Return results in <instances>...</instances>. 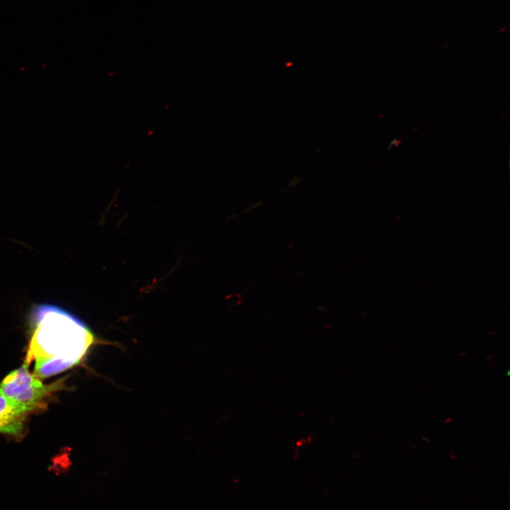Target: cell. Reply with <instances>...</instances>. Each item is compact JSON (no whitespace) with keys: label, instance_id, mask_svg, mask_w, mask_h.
Returning a JSON list of instances; mask_svg holds the SVG:
<instances>
[{"label":"cell","instance_id":"6da1fadb","mask_svg":"<svg viewBox=\"0 0 510 510\" xmlns=\"http://www.w3.org/2000/svg\"><path fill=\"white\" fill-rule=\"evenodd\" d=\"M30 339L24 361L34 362L38 378L60 373L78 364L95 341L90 328L79 317L52 303H38L29 313Z\"/></svg>","mask_w":510,"mask_h":510},{"label":"cell","instance_id":"7a4b0ae2","mask_svg":"<svg viewBox=\"0 0 510 510\" xmlns=\"http://www.w3.org/2000/svg\"><path fill=\"white\" fill-rule=\"evenodd\" d=\"M64 380L45 385L24 364L8 374L0 383V392L26 409L39 408L42 400L51 393L63 388Z\"/></svg>","mask_w":510,"mask_h":510},{"label":"cell","instance_id":"3957f363","mask_svg":"<svg viewBox=\"0 0 510 510\" xmlns=\"http://www.w3.org/2000/svg\"><path fill=\"white\" fill-rule=\"evenodd\" d=\"M29 412L0 392V433L20 436Z\"/></svg>","mask_w":510,"mask_h":510}]
</instances>
